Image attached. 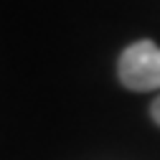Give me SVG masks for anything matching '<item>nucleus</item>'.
Here are the masks:
<instances>
[{
  "label": "nucleus",
  "mask_w": 160,
  "mask_h": 160,
  "mask_svg": "<svg viewBox=\"0 0 160 160\" xmlns=\"http://www.w3.org/2000/svg\"><path fill=\"white\" fill-rule=\"evenodd\" d=\"M119 82L132 92L160 89V46L142 38L127 46L117 64Z\"/></svg>",
  "instance_id": "obj_1"
},
{
  "label": "nucleus",
  "mask_w": 160,
  "mask_h": 160,
  "mask_svg": "<svg viewBox=\"0 0 160 160\" xmlns=\"http://www.w3.org/2000/svg\"><path fill=\"white\" fill-rule=\"evenodd\" d=\"M150 114H152V119H155V125L160 127V97H155V102L150 104Z\"/></svg>",
  "instance_id": "obj_2"
}]
</instances>
